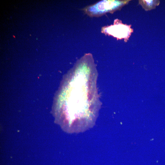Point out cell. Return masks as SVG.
<instances>
[{
    "instance_id": "7a4b0ae2",
    "label": "cell",
    "mask_w": 165,
    "mask_h": 165,
    "mask_svg": "<svg viewBox=\"0 0 165 165\" xmlns=\"http://www.w3.org/2000/svg\"><path fill=\"white\" fill-rule=\"evenodd\" d=\"M133 30L130 26L123 24L121 21L117 19L115 20L113 25L104 26L101 31L106 35H111L118 39L124 38L127 40Z\"/></svg>"
},
{
    "instance_id": "6da1fadb",
    "label": "cell",
    "mask_w": 165,
    "mask_h": 165,
    "mask_svg": "<svg viewBox=\"0 0 165 165\" xmlns=\"http://www.w3.org/2000/svg\"><path fill=\"white\" fill-rule=\"evenodd\" d=\"M129 1L102 0L83 9L85 12L92 17H99L105 13H113L120 9Z\"/></svg>"
},
{
    "instance_id": "3957f363",
    "label": "cell",
    "mask_w": 165,
    "mask_h": 165,
    "mask_svg": "<svg viewBox=\"0 0 165 165\" xmlns=\"http://www.w3.org/2000/svg\"><path fill=\"white\" fill-rule=\"evenodd\" d=\"M159 1L153 0H141L139 1V2L145 10H148L154 8L159 4Z\"/></svg>"
}]
</instances>
